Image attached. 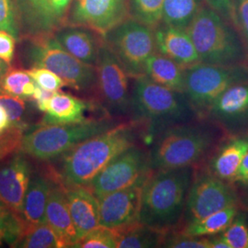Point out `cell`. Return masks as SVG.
<instances>
[{
  "label": "cell",
  "mask_w": 248,
  "mask_h": 248,
  "mask_svg": "<svg viewBox=\"0 0 248 248\" xmlns=\"http://www.w3.org/2000/svg\"><path fill=\"white\" fill-rule=\"evenodd\" d=\"M142 137L143 130L137 123L117 124L62 155L56 176L65 186H88L109 163L138 144Z\"/></svg>",
  "instance_id": "6da1fadb"
},
{
  "label": "cell",
  "mask_w": 248,
  "mask_h": 248,
  "mask_svg": "<svg viewBox=\"0 0 248 248\" xmlns=\"http://www.w3.org/2000/svg\"><path fill=\"white\" fill-rule=\"evenodd\" d=\"M197 167L151 170L142 186L139 222L169 232L182 222Z\"/></svg>",
  "instance_id": "7a4b0ae2"
},
{
  "label": "cell",
  "mask_w": 248,
  "mask_h": 248,
  "mask_svg": "<svg viewBox=\"0 0 248 248\" xmlns=\"http://www.w3.org/2000/svg\"><path fill=\"white\" fill-rule=\"evenodd\" d=\"M130 117L154 139L165 130L199 118L186 94L165 88L145 75L133 78Z\"/></svg>",
  "instance_id": "3957f363"
},
{
  "label": "cell",
  "mask_w": 248,
  "mask_h": 248,
  "mask_svg": "<svg viewBox=\"0 0 248 248\" xmlns=\"http://www.w3.org/2000/svg\"><path fill=\"white\" fill-rule=\"evenodd\" d=\"M219 129L207 119H198L165 130L149 150L151 170L198 167L217 146Z\"/></svg>",
  "instance_id": "277c9868"
},
{
  "label": "cell",
  "mask_w": 248,
  "mask_h": 248,
  "mask_svg": "<svg viewBox=\"0 0 248 248\" xmlns=\"http://www.w3.org/2000/svg\"><path fill=\"white\" fill-rule=\"evenodd\" d=\"M186 31L201 62L218 65L248 63V50L237 28L204 5Z\"/></svg>",
  "instance_id": "5b68a950"
},
{
  "label": "cell",
  "mask_w": 248,
  "mask_h": 248,
  "mask_svg": "<svg viewBox=\"0 0 248 248\" xmlns=\"http://www.w3.org/2000/svg\"><path fill=\"white\" fill-rule=\"evenodd\" d=\"M119 124L110 117H105L78 124H41L23 135L19 152L42 161L54 159Z\"/></svg>",
  "instance_id": "8992f818"
},
{
  "label": "cell",
  "mask_w": 248,
  "mask_h": 248,
  "mask_svg": "<svg viewBox=\"0 0 248 248\" xmlns=\"http://www.w3.org/2000/svg\"><path fill=\"white\" fill-rule=\"evenodd\" d=\"M26 59L32 67H45L55 73L76 91L89 93L97 88L96 66L76 58L49 34L37 36L31 43Z\"/></svg>",
  "instance_id": "52a82bcc"
},
{
  "label": "cell",
  "mask_w": 248,
  "mask_h": 248,
  "mask_svg": "<svg viewBox=\"0 0 248 248\" xmlns=\"http://www.w3.org/2000/svg\"><path fill=\"white\" fill-rule=\"evenodd\" d=\"M248 83V63L218 65L199 62L185 69V94L200 119L231 87Z\"/></svg>",
  "instance_id": "ba28073f"
},
{
  "label": "cell",
  "mask_w": 248,
  "mask_h": 248,
  "mask_svg": "<svg viewBox=\"0 0 248 248\" xmlns=\"http://www.w3.org/2000/svg\"><path fill=\"white\" fill-rule=\"evenodd\" d=\"M103 42L133 78L144 75L145 62L155 53L154 29L132 18L103 36Z\"/></svg>",
  "instance_id": "9c48e42d"
},
{
  "label": "cell",
  "mask_w": 248,
  "mask_h": 248,
  "mask_svg": "<svg viewBox=\"0 0 248 248\" xmlns=\"http://www.w3.org/2000/svg\"><path fill=\"white\" fill-rule=\"evenodd\" d=\"M239 203L236 190L228 181L213 176L206 169L196 168L186 198L183 226Z\"/></svg>",
  "instance_id": "30bf717a"
},
{
  "label": "cell",
  "mask_w": 248,
  "mask_h": 248,
  "mask_svg": "<svg viewBox=\"0 0 248 248\" xmlns=\"http://www.w3.org/2000/svg\"><path fill=\"white\" fill-rule=\"evenodd\" d=\"M96 71L97 88L107 112L115 117L130 116L133 78L104 42L98 53Z\"/></svg>",
  "instance_id": "8fae6325"
},
{
  "label": "cell",
  "mask_w": 248,
  "mask_h": 248,
  "mask_svg": "<svg viewBox=\"0 0 248 248\" xmlns=\"http://www.w3.org/2000/svg\"><path fill=\"white\" fill-rule=\"evenodd\" d=\"M150 172L149 151L138 143L117 156L86 186L99 198L141 183Z\"/></svg>",
  "instance_id": "7c38bea8"
},
{
  "label": "cell",
  "mask_w": 248,
  "mask_h": 248,
  "mask_svg": "<svg viewBox=\"0 0 248 248\" xmlns=\"http://www.w3.org/2000/svg\"><path fill=\"white\" fill-rule=\"evenodd\" d=\"M68 23L85 27L100 36L130 18L129 0H74Z\"/></svg>",
  "instance_id": "4fadbf2b"
},
{
  "label": "cell",
  "mask_w": 248,
  "mask_h": 248,
  "mask_svg": "<svg viewBox=\"0 0 248 248\" xmlns=\"http://www.w3.org/2000/svg\"><path fill=\"white\" fill-rule=\"evenodd\" d=\"M204 119L221 130L238 135L248 130V83L232 86L213 101Z\"/></svg>",
  "instance_id": "5bb4252c"
},
{
  "label": "cell",
  "mask_w": 248,
  "mask_h": 248,
  "mask_svg": "<svg viewBox=\"0 0 248 248\" xmlns=\"http://www.w3.org/2000/svg\"><path fill=\"white\" fill-rule=\"evenodd\" d=\"M144 181L98 198L100 225L119 230L139 222Z\"/></svg>",
  "instance_id": "9a60e30c"
},
{
  "label": "cell",
  "mask_w": 248,
  "mask_h": 248,
  "mask_svg": "<svg viewBox=\"0 0 248 248\" xmlns=\"http://www.w3.org/2000/svg\"><path fill=\"white\" fill-rule=\"evenodd\" d=\"M74 0H16L29 32L48 35L62 25Z\"/></svg>",
  "instance_id": "2e32d148"
},
{
  "label": "cell",
  "mask_w": 248,
  "mask_h": 248,
  "mask_svg": "<svg viewBox=\"0 0 248 248\" xmlns=\"http://www.w3.org/2000/svg\"><path fill=\"white\" fill-rule=\"evenodd\" d=\"M31 176V166L21 152L0 166V204L20 215Z\"/></svg>",
  "instance_id": "e0dca14e"
},
{
  "label": "cell",
  "mask_w": 248,
  "mask_h": 248,
  "mask_svg": "<svg viewBox=\"0 0 248 248\" xmlns=\"http://www.w3.org/2000/svg\"><path fill=\"white\" fill-rule=\"evenodd\" d=\"M155 52L185 69L201 62L195 45L186 30L161 23L154 30Z\"/></svg>",
  "instance_id": "ac0fdd59"
},
{
  "label": "cell",
  "mask_w": 248,
  "mask_h": 248,
  "mask_svg": "<svg viewBox=\"0 0 248 248\" xmlns=\"http://www.w3.org/2000/svg\"><path fill=\"white\" fill-rule=\"evenodd\" d=\"M45 222L61 238L65 248H72L78 240V231L72 220L67 204L65 186L59 180L56 174L53 175V186L47 202Z\"/></svg>",
  "instance_id": "d6986e66"
},
{
  "label": "cell",
  "mask_w": 248,
  "mask_h": 248,
  "mask_svg": "<svg viewBox=\"0 0 248 248\" xmlns=\"http://www.w3.org/2000/svg\"><path fill=\"white\" fill-rule=\"evenodd\" d=\"M248 151V135H233L214 148L205 169L224 181H234Z\"/></svg>",
  "instance_id": "ffe728a7"
},
{
  "label": "cell",
  "mask_w": 248,
  "mask_h": 248,
  "mask_svg": "<svg viewBox=\"0 0 248 248\" xmlns=\"http://www.w3.org/2000/svg\"><path fill=\"white\" fill-rule=\"evenodd\" d=\"M65 194L79 239L100 225L98 198L86 186H65Z\"/></svg>",
  "instance_id": "44dd1931"
},
{
  "label": "cell",
  "mask_w": 248,
  "mask_h": 248,
  "mask_svg": "<svg viewBox=\"0 0 248 248\" xmlns=\"http://www.w3.org/2000/svg\"><path fill=\"white\" fill-rule=\"evenodd\" d=\"M97 32L81 26L69 25L57 31L56 41L80 61L96 66L103 38L100 40ZM100 36V35H99Z\"/></svg>",
  "instance_id": "7402d4cb"
},
{
  "label": "cell",
  "mask_w": 248,
  "mask_h": 248,
  "mask_svg": "<svg viewBox=\"0 0 248 248\" xmlns=\"http://www.w3.org/2000/svg\"><path fill=\"white\" fill-rule=\"evenodd\" d=\"M93 106L89 101L59 90L39 110L45 114L42 124H72L87 121L86 113Z\"/></svg>",
  "instance_id": "603a6c76"
},
{
  "label": "cell",
  "mask_w": 248,
  "mask_h": 248,
  "mask_svg": "<svg viewBox=\"0 0 248 248\" xmlns=\"http://www.w3.org/2000/svg\"><path fill=\"white\" fill-rule=\"evenodd\" d=\"M53 182V176L48 178L43 175L32 173L20 213L25 224L24 233L27 231L46 222V206Z\"/></svg>",
  "instance_id": "cb8c5ba5"
},
{
  "label": "cell",
  "mask_w": 248,
  "mask_h": 248,
  "mask_svg": "<svg viewBox=\"0 0 248 248\" xmlns=\"http://www.w3.org/2000/svg\"><path fill=\"white\" fill-rule=\"evenodd\" d=\"M144 75L165 88L185 92V68L160 53L155 52L147 59Z\"/></svg>",
  "instance_id": "d4e9b609"
},
{
  "label": "cell",
  "mask_w": 248,
  "mask_h": 248,
  "mask_svg": "<svg viewBox=\"0 0 248 248\" xmlns=\"http://www.w3.org/2000/svg\"><path fill=\"white\" fill-rule=\"evenodd\" d=\"M114 231L117 235V248H162L168 232L139 222Z\"/></svg>",
  "instance_id": "484cf974"
},
{
  "label": "cell",
  "mask_w": 248,
  "mask_h": 248,
  "mask_svg": "<svg viewBox=\"0 0 248 248\" xmlns=\"http://www.w3.org/2000/svg\"><path fill=\"white\" fill-rule=\"evenodd\" d=\"M239 212L238 205L228 207L208 215L201 220L187 223L180 232L193 236L209 237L222 233L230 225Z\"/></svg>",
  "instance_id": "4316f807"
},
{
  "label": "cell",
  "mask_w": 248,
  "mask_h": 248,
  "mask_svg": "<svg viewBox=\"0 0 248 248\" xmlns=\"http://www.w3.org/2000/svg\"><path fill=\"white\" fill-rule=\"evenodd\" d=\"M203 6V0H165L162 23L186 30Z\"/></svg>",
  "instance_id": "83f0119b"
},
{
  "label": "cell",
  "mask_w": 248,
  "mask_h": 248,
  "mask_svg": "<svg viewBox=\"0 0 248 248\" xmlns=\"http://www.w3.org/2000/svg\"><path fill=\"white\" fill-rule=\"evenodd\" d=\"M37 84L27 70L9 69L0 83V92L24 99H31Z\"/></svg>",
  "instance_id": "f1b7e54d"
},
{
  "label": "cell",
  "mask_w": 248,
  "mask_h": 248,
  "mask_svg": "<svg viewBox=\"0 0 248 248\" xmlns=\"http://www.w3.org/2000/svg\"><path fill=\"white\" fill-rule=\"evenodd\" d=\"M13 248H62L65 245L53 228L45 222L27 231Z\"/></svg>",
  "instance_id": "f546056e"
},
{
  "label": "cell",
  "mask_w": 248,
  "mask_h": 248,
  "mask_svg": "<svg viewBox=\"0 0 248 248\" xmlns=\"http://www.w3.org/2000/svg\"><path fill=\"white\" fill-rule=\"evenodd\" d=\"M165 0H129L130 18L151 29L163 21Z\"/></svg>",
  "instance_id": "4dcf8cb0"
},
{
  "label": "cell",
  "mask_w": 248,
  "mask_h": 248,
  "mask_svg": "<svg viewBox=\"0 0 248 248\" xmlns=\"http://www.w3.org/2000/svg\"><path fill=\"white\" fill-rule=\"evenodd\" d=\"M25 232V224L20 215L0 204V245L5 242L14 247Z\"/></svg>",
  "instance_id": "1f68e13d"
},
{
  "label": "cell",
  "mask_w": 248,
  "mask_h": 248,
  "mask_svg": "<svg viewBox=\"0 0 248 248\" xmlns=\"http://www.w3.org/2000/svg\"><path fill=\"white\" fill-rule=\"evenodd\" d=\"M72 248H117L115 231L99 225L78 240Z\"/></svg>",
  "instance_id": "d6a6232c"
},
{
  "label": "cell",
  "mask_w": 248,
  "mask_h": 248,
  "mask_svg": "<svg viewBox=\"0 0 248 248\" xmlns=\"http://www.w3.org/2000/svg\"><path fill=\"white\" fill-rule=\"evenodd\" d=\"M229 248H248V221L245 213L238 212L228 228L221 233Z\"/></svg>",
  "instance_id": "836d02e7"
},
{
  "label": "cell",
  "mask_w": 248,
  "mask_h": 248,
  "mask_svg": "<svg viewBox=\"0 0 248 248\" xmlns=\"http://www.w3.org/2000/svg\"><path fill=\"white\" fill-rule=\"evenodd\" d=\"M0 105L6 109L12 128H20L25 130L24 116L26 114V102L24 98L9 94H0Z\"/></svg>",
  "instance_id": "e575fe53"
},
{
  "label": "cell",
  "mask_w": 248,
  "mask_h": 248,
  "mask_svg": "<svg viewBox=\"0 0 248 248\" xmlns=\"http://www.w3.org/2000/svg\"><path fill=\"white\" fill-rule=\"evenodd\" d=\"M162 248H211L209 237L188 235L180 231H169L166 234Z\"/></svg>",
  "instance_id": "d590c367"
},
{
  "label": "cell",
  "mask_w": 248,
  "mask_h": 248,
  "mask_svg": "<svg viewBox=\"0 0 248 248\" xmlns=\"http://www.w3.org/2000/svg\"><path fill=\"white\" fill-rule=\"evenodd\" d=\"M27 71L36 84L43 89L51 91H59L66 86L64 81L59 76L45 67H31Z\"/></svg>",
  "instance_id": "8d00e7d4"
},
{
  "label": "cell",
  "mask_w": 248,
  "mask_h": 248,
  "mask_svg": "<svg viewBox=\"0 0 248 248\" xmlns=\"http://www.w3.org/2000/svg\"><path fill=\"white\" fill-rule=\"evenodd\" d=\"M0 30L14 37L18 36V21L12 0H0Z\"/></svg>",
  "instance_id": "74e56055"
},
{
  "label": "cell",
  "mask_w": 248,
  "mask_h": 248,
  "mask_svg": "<svg viewBox=\"0 0 248 248\" xmlns=\"http://www.w3.org/2000/svg\"><path fill=\"white\" fill-rule=\"evenodd\" d=\"M24 130L20 128H10L6 135L0 139V161L6 156L19 150Z\"/></svg>",
  "instance_id": "f35d334b"
},
{
  "label": "cell",
  "mask_w": 248,
  "mask_h": 248,
  "mask_svg": "<svg viewBox=\"0 0 248 248\" xmlns=\"http://www.w3.org/2000/svg\"><path fill=\"white\" fill-rule=\"evenodd\" d=\"M235 26L248 50V0H233Z\"/></svg>",
  "instance_id": "ab89813d"
},
{
  "label": "cell",
  "mask_w": 248,
  "mask_h": 248,
  "mask_svg": "<svg viewBox=\"0 0 248 248\" xmlns=\"http://www.w3.org/2000/svg\"><path fill=\"white\" fill-rule=\"evenodd\" d=\"M205 5L235 26L233 0H203ZM236 27V26H235Z\"/></svg>",
  "instance_id": "60d3db41"
},
{
  "label": "cell",
  "mask_w": 248,
  "mask_h": 248,
  "mask_svg": "<svg viewBox=\"0 0 248 248\" xmlns=\"http://www.w3.org/2000/svg\"><path fill=\"white\" fill-rule=\"evenodd\" d=\"M15 38L8 31L0 30V59L8 64H10L14 57L16 47Z\"/></svg>",
  "instance_id": "b9f144b4"
},
{
  "label": "cell",
  "mask_w": 248,
  "mask_h": 248,
  "mask_svg": "<svg viewBox=\"0 0 248 248\" xmlns=\"http://www.w3.org/2000/svg\"><path fill=\"white\" fill-rule=\"evenodd\" d=\"M234 181H239L245 184L248 183V151L241 162Z\"/></svg>",
  "instance_id": "7bdbcfd3"
},
{
  "label": "cell",
  "mask_w": 248,
  "mask_h": 248,
  "mask_svg": "<svg viewBox=\"0 0 248 248\" xmlns=\"http://www.w3.org/2000/svg\"><path fill=\"white\" fill-rule=\"evenodd\" d=\"M11 127V124L9 122V116L4 108V107L0 105V133H3L9 130Z\"/></svg>",
  "instance_id": "ee69618b"
},
{
  "label": "cell",
  "mask_w": 248,
  "mask_h": 248,
  "mask_svg": "<svg viewBox=\"0 0 248 248\" xmlns=\"http://www.w3.org/2000/svg\"><path fill=\"white\" fill-rule=\"evenodd\" d=\"M210 243H211V248H229L228 245L225 243V241L221 235V233L209 236Z\"/></svg>",
  "instance_id": "f6af8a7d"
},
{
  "label": "cell",
  "mask_w": 248,
  "mask_h": 248,
  "mask_svg": "<svg viewBox=\"0 0 248 248\" xmlns=\"http://www.w3.org/2000/svg\"><path fill=\"white\" fill-rule=\"evenodd\" d=\"M9 65L7 62H4L3 60L0 59V83L2 81L3 77L5 76V74L9 70Z\"/></svg>",
  "instance_id": "bcb514c9"
},
{
  "label": "cell",
  "mask_w": 248,
  "mask_h": 248,
  "mask_svg": "<svg viewBox=\"0 0 248 248\" xmlns=\"http://www.w3.org/2000/svg\"><path fill=\"white\" fill-rule=\"evenodd\" d=\"M9 130H7V131H5V132H3V133H0V139H1V138H3V137L6 135V133H8V131H9Z\"/></svg>",
  "instance_id": "7dc6e473"
},
{
  "label": "cell",
  "mask_w": 248,
  "mask_h": 248,
  "mask_svg": "<svg viewBox=\"0 0 248 248\" xmlns=\"http://www.w3.org/2000/svg\"><path fill=\"white\" fill-rule=\"evenodd\" d=\"M247 211H248V215H247V216H248V205H247Z\"/></svg>",
  "instance_id": "c3c4849f"
}]
</instances>
